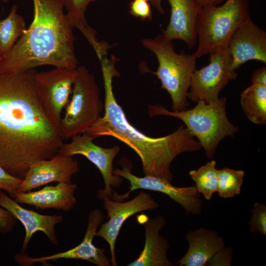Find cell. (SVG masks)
Instances as JSON below:
<instances>
[{
	"mask_svg": "<svg viewBox=\"0 0 266 266\" xmlns=\"http://www.w3.org/2000/svg\"><path fill=\"white\" fill-rule=\"evenodd\" d=\"M33 18L13 47L0 61V74L43 65L76 69L73 29L61 0H32Z\"/></svg>",
	"mask_w": 266,
	"mask_h": 266,
	"instance_id": "3957f363",
	"label": "cell"
},
{
	"mask_svg": "<svg viewBox=\"0 0 266 266\" xmlns=\"http://www.w3.org/2000/svg\"><path fill=\"white\" fill-rule=\"evenodd\" d=\"M233 257V249L226 246L216 253L207 262L208 266H231Z\"/></svg>",
	"mask_w": 266,
	"mask_h": 266,
	"instance_id": "f1b7e54d",
	"label": "cell"
},
{
	"mask_svg": "<svg viewBox=\"0 0 266 266\" xmlns=\"http://www.w3.org/2000/svg\"><path fill=\"white\" fill-rule=\"evenodd\" d=\"M22 179L9 174L0 166V190H3L14 199L19 192Z\"/></svg>",
	"mask_w": 266,
	"mask_h": 266,
	"instance_id": "4316f807",
	"label": "cell"
},
{
	"mask_svg": "<svg viewBox=\"0 0 266 266\" xmlns=\"http://www.w3.org/2000/svg\"><path fill=\"white\" fill-rule=\"evenodd\" d=\"M36 72L0 74V166L21 179L33 164L51 158L64 143L37 99Z\"/></svg>",
	"mask_w": 266,
	"mask_h": 266,
	"instance_id": "6da1fadb",
	"label": "cell"
},
{
	"mask_svg": "<svg viewBox=\"0 0 266 266\" xmlns=\"http://www.w3.org/2000/svg\"><path fill=\"white\" fill-rule=\"evenodd\" d=\"M163 0H152L151 3L160 13L164 11L161 6ZM171 7L169 24L162 33L168 39L184 41L189 47L197 42L196 22L200 7L195 0H167Z\"/></svg>",
	"mask_w": 266,
	"mask_h": 266,
	"instance_id": "e0dca14e",
	"label": "cell"
},
{
	"mask_svg": "<svg viewBox=\"0 0 266 266\" xmlns=\"http://www.w3.org/2000/svg\"><path fill=\"white\" fill-rule=\"evenodd\" d=\"M17 220L8 211L0 204V233H10L14 229Z\"/></svg>",
	"mask_w": 266,
	"mask_h": 266,
	"instance_id": "f546056e",
	"label": "cell"
},
{
	"mask_svg": "<svg viewBox=\"0 0 266 266\" xmlns=\"http://www.w3.org/2000/svg\"><path fill=\"white\" fill-rule=\"evenodd\" d=\"M75 183L60 182L55 186H46L36 191L18 192L14 200L19 204H25L41 210L55 209L68 211L77 203Z\"/></svg>",
	"mask_w": 266,
	"mask_h": 266,
	"instance_id": "ac0fdd59",
	"label": "cell"
},
{
	"mask_svg": "<svg viewBox=\"0 0 266 266\" xmlns=\"http://www.w3.org/2000/svg\"><path fill=\"white\" fill-rule=\"evenodd\" d=\"M102 199L103 207L107 213V218L109 220L100 225L96 236L102 238L108 242L112 265L117 266L115 245L124 223L128 218L137 213L157 209L159 204L150 194L144 191H141L133 199L127 201L112 200L108 196H105Z\"/></svg>",
	"mask_w": 266,
	"mask_h": 266,
	"instance_id": "4fadbf2b",
	"label": "cell"
},
{
	"mask_svg": "<svg viewBox=\"0 0 266 266\" xmlns=\"http://www.w3.org/2000/svg\"><path fill=\"white\" fill-rule=\"evenodd\" d=\"M209 63L196 69L192 77L187 98L197 102H216L221 91L228 83L236 79L237 74L233 67L232 56L226 44L209 53Z\"/></svg>",
	"mask_w": 266,
	"mask_h": 266,
	"instance_id": "ba28073f",
	"label": "cell"
},
{
	"mask_svg": "<svg viewBox=\"0 0 266 266\" xmlns=\"http://www.w3.org/2000/svg\"><path fill=\"white\" fill-rule=\"evenodd\" d=\"M143 47L153 53L158 61L156 72H154L161 82V88L166 90L172 100L173 111L187 109V93L192 77L196 69L195 52L178 54L171 40L162 33L153 38L141 40Z\"/></svg>",
	"mask_w": 266,
	"mask_h": 266,
	"instance_id": "5b68a950",
	"label": "cell"
},
{
	"mask_svg": "<svg viewBox=\"0 0 266 266\" xmlns=\"http://www.w3.org/2000/svg\"><path fill=\"white\" fill-rule=\"evenodd\" d=\"M236 70L250 60L266 63V33L250 17L235 30L226 44Z\"/></svg>",
	"mask_w": 266,
	"mask_h": 266,
	"instance_id": "9a60e30c",
	"label": "cell"
},
{
	"mask_svg": "<svg viewBox=\"0 0 266 266\" xmlns=\"http://www.w3.org/2000/svg\"><path fill=\"white\" fill-rule=\"evenodd\" d=\"M13 5L7 16L0 19V56L7 58L14 45L27 29L25 21Z\"/></svg>",
	"mask_w": 266,
	"mask_h": 266,
	"instance_id": "7402d4cb",
	"label": "cell"
},
{
	"mask_svg": "<svg viewBox=\"0 0 266 266\" xmlns=\"http://www.w3.org/2000/svg\"><path fill=\"white\" fill-rule=\"evenodd\" d=\"M198 6L203 8L210 6L218 5L225 0H195Z\"/></svg>",
	"mask_w": 266,
	"mask_h": 266,
	"instance_id": "1f68e13d",
	"label": "cell"
},
{
	"mask_svg": "<svg viewBox=\"0 0 266 266\" xmlns=\"http://www.w3.org/2000/svg\"><path fill=\"white\" fill-rule=\"evenodd\" d=\"M129 13L142 21L151 20L152 12L150 4L147 1L133 0L129 4Z\"/></svg>",
	"mask_w": 266,
	"mask_h": 266,
	"instance_id": "83f0119b",
	"label": "cell"
},
{
	"mask_svg": "<svg viewBox=\"0 0 266 266\" xmlns=\"http://www.w3.org/2000/svg\"><path fill=\"white\" fill-rule=\"evenodd\" d=\"M76 69L62 67L37 72L34 87L38 101L49 119L59 126L62 112L69 100Z\"/></svg>",
	"mask_w": 266,
	"mask_h": 266,
	"instance_id": "9c48e42d",
	"label": "cell"
},
{
	"mask_svg": "<svg viewBox=\"0 0 266 266\" xmlns=\"http://www.w3.org/2000/svg\"><path fill=\"white\" fill-rule=\"evenodd\" d=\"M71 141L64 143L58 153L73 157L76 155L85 157L100 170L104 180V188L97 192L98 198L113 195L111 186L119 187L123 178L113 173L112 165L114 158L120 150L118 145L105 148L96 145L86 133L78 134L70 138Z\"/></svg>",
	"mask_w": 266,
	"mask_h": 266,
	"instance_id": "30bf717a",
	"label": "cell"
},
{
	"mask_svg": "<svg viewBox=\"0 0 266 266\" xmlns=\"http://www.w3.org/2000/svg\"><path fill=\"white\" fill-rule=\"evenodd\" d=\"M240 104L251 122L258 125L266 124V85L252 83L241 93Z\"/></svg>",
	"mask_w": 266,
	"mask_h": 266,
	"instance_id": "44dd1931",
	"label": "cell"
},
{
	"mask_svg": "<svg viewBox=\"0 0 266 266\" xmlns=\"http://www.w3.org/2000/svg\"><path fill=\"white\" fill-rule=\"evenodd\" d=\"M244 171L224 167L217 170V190L221 198H232L240 194Z\"/></svg>",
	"mask_w": 266,
	"mask_h": 266,
	"instance_id": "d4e9b609",
	"label": "cell"
},
{
	"mask_svg": "<svg viewBox=\"0 0 266 266\" xmlns=\"http://www.w3.org/2000/svg\"><path fill=\"white\" fill-rule=\"evenodd\" d=\"M249 17L248 0H225L221 5L200 8L196 22L197 57L226 45L235 30Z\"/></svg>",
	"mask_w": 266,
	"mask_h": 266,
	"instance_id": "8992f818",
	"label": "cell"
},
{
	"mask_svg": "<svg viewBox=\"0 0 266 266\" xmlns=\"http://www.w3.org/2000/svg\"><path fill=\"white\" fill-rule=\"evenodd\" d=\"M215 160L208 162L197 170L189 172L191 178L195 182L198 192L207 200H211L217 190V170Z\"/></svg>",
	"mask_w": 266,
	"mask_h": 266,
	"instance_id": "cb8c5ba5",
	"label": "cell"
},
{
	"mask_svg": "<svg viewBox=\"0 0 266 266\" xmlns=\"http://www.w3.org/2000/svg\"><path fill=\"white\" fill-rule=\"evenodd\" d=\"M0 1H1L4 2H7L9 1V0H0Z\"/></svg>",
	"mask_w": 266,
	"mask_h": 266,
	"instance_id": "d6a6232c",
	"label": "cell"
},
{
	"mask_svg": "<svg viewBox=\"0 0 266 266\" xmlns=\"http://www.w3.org/2000/svg\"><path fill=\"white\" fill-rule=\"evenodd\" d=\"M252 83L266 85V67L263 66L256 70L252 75Z\"/></svg>",
	"mask_w": 266,
	"mask_h": 266,
	"instance_id": "4dcf8cb0",
	"label": "cell"
},
{
	"mask_svg": "<svg viewBox=\"0 0 266 266\" xmlns=\"http://www.w3.org/2000/svg\"><path fill=\"white\" fill-rule=\"evenodd\" d=\"M0 204L19 221L25 228V235L20 253H26L32 237L38 231L42 232L52 244H58L55 229L57 224L63 222V216L43 215L27 209L1 190Z\"/></svg>",
	"mask_w": 266,
	"mask_h": 266,
	"instance_id": "2e32d148",
	"label": "cell"
},
{
	"mask_svg": "<svg viewBox=\"0 0 266 266\" xmlns=\"http://www.w3.org/2000/svg\"><path fill=\"white\" fill-rule=\"evenodd\" d=\"M76 72L72 96L59 125L64 140L84 133L100 119L104 107L95 76L84 66Z\"/></svg>",
	"mask_w": 266,
	"mask_h": 266,
	"instance_id": "52a82bcc",
	"label": "cell"
},
{
	"mask_svg": "<svg viewBox=\"0 0 266 266\" xmlns=\"http://www.w3.org/2000/svg\"><path fill=\"white\" fill-rule=\"evenodd\" d=\"M104 219L102 210H91L88 214L86 231L82 242L76 246L66 251L40 257H31L28 254L17 253L15 261L23 266H30L37 263H45L60 259H79L91 262L99 266H109L111 261L103 250L96 247L93 240L98 229Z\"/></svg>",
	"mask_w": 266,
	"mask_h": 266,
	"instance_id": "8fae6325",
	"label": "cell"
},
{
	"mask_svg": "<svg viewBox=\"0 0 266 266\" xmlns=\"http://www.w3.org/2000/svg\"><path fill=\"white\" fill-rule=\"evenodd\" d=\"M249 225L250 231L263 235H266V205L261 202H255L251 211Z\"/></svg>",
	"mask_w": 266,
	"mask_h": 266,
	"instance_id": "484cf974",
	"label": "cell"
},
{
	"mask_svg": "<svg viewBox=\"0 0 266 266\" xmlns=\"http://www.w3.org/2000/svg\"><path fill=\"white\" fill-rule=\"evenodd\" d=\"M186 239L188 243L186 253L177 262L180 266H204L221 249L225 241L214 230L200 227L189 231Z\"/></svg>",
	"mask_w": 266,
	"mask_h": 266,
	"instance_id": "d6986e66",
	"label": "cell"
},
{
	"mask_svg": "<svg viewBox=\"0 0 266 266\" xmlns=\"http://www.w3.org/2000/svg\"><path fill=\"white\" fill-rule=\"evenodd\" d=\"M227 103L225 97L219 98L212 104L200 100L193 108L181 111H169L159 104L149 105L148 113L150 117L169 116L181 120L190 133L198 138L206 158L211 159L220 141L227 136L233 137L239 130L227 116Z\"/></svg>",
	"mask_w": 266,
	"mask_h": 266,
	"instance_id": "277c9868",
	"label": "cell"
},
{
	"mask_svg": "<svg viewBox=\"0 0 266 266\" xmlns=\"http://www.w3.org/2000/svg\"><path fill=\"white\" fill-rule=\"evenodd\" d=\"M80 170L73 157L58 153L51 158L33 164L22 179L19 192H27L52 182L71 183Z\"/></svg>",
	"mask_w": 266,
	"mask_h": 266,
	"instance_id": "5bb4252c",
	"label": "cell"
},
{
	"mask_svg": "<svg viewBox=\"0 0 266 266\" xmlns=\"http://www.w3.org/2000/svg\"><path fill=\"white\" fill-rule=\"evenodd\" d=\"M2 57L0 56V61L1 60H2Z\"/></svg>",
	"mask_w": 266,
	"mask_h": 266,
	"instance_id": "836d02e7",
	"label": "cell"
},
{
	"mask_svg": "<svg viewBox=\"0 0 266 266\" xmlns=\"http://www.w3.org/2000/svg\"><path fill=\"white\" fill-rule=\"evenodd\" d=\"M113 173L130 182V190L128 193L122 196L115 194L120 200L127 198L130 193L135 190L145 189L167 195L180 205L187 214L200 215L201 213L203 201L195 186L178 187L157 177L146 175L138 177L132 174L131 170L126 166L122 169H113Z\"/></svg>",
	"mask_w": 266,
	"mask_h": 266,
	"instance_id": "7c38bea8",
	"label": "cell"
},
{
	"mask_svg": "<svg viewBox=\"0 0 266 266\" xmlns=\"http://www.w3.org/2000/svg\"><path fill=\"white\" fill-rule=\"evenodd\" d=\"M105 93L104 114L84 133L93 140L110 136L125 143L139 157L145 175L155 176L170 183L173 174L170 165L179 154L201 148L184 126L165 136H148L133 126L117 102L113 91V80L119 75L116 61L104 59L100 62Z\"/></svg>",
	"mask_w": 266,
	"mask_h": 266,
	"instance_id": "7a4b0ae2",
	"label": "cell"
},
{
	"mask_svg": "<svg viewBox=\"0 0 266 266\" xmlns=\"http://www.w3.org/2000/svg\"><path fill=\"white\" fill-rule=\"evenodd\" d=\"M66 11V18L73 28L79 30L89 41L96 37L95 31L88 24L85 13L89 4L96 0H61Z\"/></svg>",
	"mask_w": 266,
	"mask_h": 266,
	"instance_id": "603a6c76",
	"label": "cell"
},
{
	"mask_svg": "<svg viewBox=\"0 0 266 266\" xmlns=\"http://www.w3.org/2000/svg\"><path fill=\"white\" fill-rule=\"evenodd\" d=\"M145 0V1H149V0L151 1L152 0Z\"/></svg>",
	"mask_w": 266,
	"mask_h": 266,
	"instance_id": "e575fe53",
	"label": "cell"
},
{
	"mask_svg": "<svg viewBox=\"0 0 266 266\" xmlns=\"http://www.w3.org/2000/svg\"><path fill=\"white\" fill-rule=\"evenodd\" d=\"M164 217L158 215L145 223V243L138 257L128 266H173L167 257L169 247L167 239L160 234L166 225Z\"/></svg>",
	"mask_w": 266,
	"mask_h": 266,
	"instance_id": "ffe728a7",
	"label": "cell"
}]
</instances>
